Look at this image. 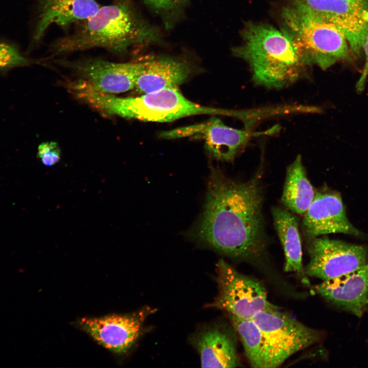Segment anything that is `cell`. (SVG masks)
<instances>
[{"instance_id": "obj_24", "label": "cell", "mask_w": 368, "mask_h": 368, "mask_svg": "<svg viewBox=\"0 0 368 368\" xmlns=\"http://www.w3.org/2000/svg\"><path fill=\"white\" fill-rule=\"evenodd\" d=\"M362 51H364L365 56V63L361 76L356 85V90L361 93L364 89V87L368 75V34L364 42Z\"/></svg>"}, {"instance_id": "obj_5", "label": "cell", "mask_w": 368, "mask_h": 368, "mask_svg": "<svg viewBox=\"0 0 368 368\" xmlns=\"http://www.w3.org/2000/svg\"><path fill=\"white\" fill-rule=\"evenodd\" d=\"M283 31L290 38L308 65L328 69L350 60L353 54L344 35L293 1L282 11Z\"/></svg>"}, {"instance_id": "obj_7", "label": "cell", "mask_w": 368, "mask_h": 368, "mask_svg": "<svg viewBox=\"0 0 368 368\" xmlns=\"http://www.w3.org/2000/svg\"><path fill=\"white\" fill-rule=\"evenodd\" d=\"M216 270L219 292L211 307L242 319H252L258 312L275 307L256 279L239 273L223 260L218 262Z\"/></svg>"}, {"instance_id": "obj_22", "label": "cell", "mask_w": 368, "mask_h": 368, "mask_svg": "<svg viewBox=\"0 0 368 368\" xmlns=\"http://www.w3.org/2000/svg\"><path fill=\"white\" fill-rule=\"evenodd\" d=\"M155 12L171 17L179 13L189 0H141Z\"/></svg>"}, {"instance_id": "obj_13", "label": "cell", "mask_w": 368, "mask_h": 368, "mask_svg": "<svg viewBox=\"0 0 368 368\" xmlns=\"http://www.w3.org/2000/svg\"><path fill=\"white\" fill-rule=\"evenodd\" d=\"M303 223L310 238L333 233L361 235L349 221L341 196L336 193L315 192Z\"/></svg>"}, {"instance_id": "obj_18", "label": "cell", "mask_w": 368, "mask_h": 368, "mask_svg": "<svg viewBox=\"0 0 368 368\" xmlns=\"http://www.w3.org/2000/svg\"><path fill=\"white\" fill-rule=\"evenodd\" d=\"M272 215L284 251L285 270L295 272L304 284H309L302 263V244L297 219L280 207H274Z\"/></svg>"}, {"instance_id": "obj_6", "label": "cell", "mask_w": 368, "mask_h": 368, "mask_svg": "<svg viewBox=\"0 0 368 368\" xmlns=\"http://www.w3.org/2000/svg\"><path fill=\"white\" fill-rule=\"evenodd\" d=\"M252 320L263 335L268 368L277 367L295 353L317 342L320 334L290 315L273 308L260 311Z\"/></svg>"}, {"instance_id": "obj_21", "label": "cell", "mask_w": 368, "mask_h": 368, "mask_svg": "<svg viewBox=\"0 0 368 368\" xmlns=\"http://www.w3.org/2000/svg\"><path fill=\"white\" fill-rule=\"evenodd\" d=\"M39 62L26 57L12 42L0 40V72H6L15 67L28 66Z\"/></svg>"}, {"instance_id": "obj_15", "label": "cell", "mask_w": 368, "mask_h": 368, "mask_svg": "<svg viewBox=\"0 0 368 368\" xmlns=\"http://www.w3.org/2000/svg\"><path fill=\"white\" fill-rule=\"evenodd\" d=\"M100 7L96 0H38L32 43L40 42L51 25L68 29L90 17Z\"/></svg>"}, {"instance_id": "obj_16", "label": "cell", "mask_w": 368, "mask_h": 368, "mask_svg": "<svg viewBox=\"0 0 368 368\" xmlns=\"http://www.w3.org/2000/svg\"><path fill=\"white\" fill-rule=\"evenodd\" d=\"M144 63L134 87L143 94L165 88H178L191 73L192 69L188 63L173 57H158Z\"/></svg>"}, {"instance_id": "obj_11", "label": "cell", "mask_w": 368, "mask_h": 368, "mask_svg": "<svg viewBox=\"0 0 368 368\" xmlns=\"http://www.w3.org/2000/svg\"><path fill=\"white\" fill-rule=\"evenodd\" d=\"M74 70L81 80L94 89L108 94L124 93L135 87L144 62L117 63L98 58L61 62Z\"/></svg>"}, {"instance_id": "obj_14", "label": "cell", "mask_w": 368, "mask_h": 368, "mask_svg": "<svg viewBox=\"0 0 368 368\" xmlns=\"http://www.w3.org/2000/svg\"><path fill=\"white\" fill-rule=\"evenodd\" d=\"M315 288L329 302L361 317L368 310V263L347 274L324 280Z\"/></svg>"}, {"instance_id": "obj_17", "label": "cell", "mask_w": 368, "mask_h": 368, "mask_svg": "<svg viewBox=\"0 0 368 368\" xmlns=\"http://www.w3.org/2000/svg\"><path fill=\"white\" fill-rule=\"evenodd\" d=\"M202 367H235L239 364L233 334L225 328L209 327L194 339Z\"/></svg>"}, {"instance_id": "obj_12", "label": "cell", "mask_w": 368, "mask_h": 368, "mask_svg": "<svg viewBox=\"0 0 368 368\" xmlns=\"http://www.w3.org/2000/svg\"><path fill=\"white\" fill-rule=\"evenodd\" d=\"M249 136L248 131L227 126L216 117L203 123L178 127L159 134L160 137L168 140L186 137L201 139L214 157L225 161L234 158L245 145Z\"/></svg>"}, {"instance_id": "obj_8", "label": "cell", "mask_w": 368, "mask_h": 368, "mask_svg": "<svg viewBox=\"0 0 368 368\" xmlns=\"http://www.w3.org/2000/svg\"><path fill=\"white\" fill-rule=\"evenodd\" d=\"M307 244L309 261L305 268L307 276L323 281L352 272L368 263V246L317 237Z\"/></svg>"}, {"instance_id": "obj_9", "label": "cell", "mask_w": 368, "mask_h": 368, "mask_svg": "<svg viewBox=\"0 0 368 368\" xmlns=\"http://www.w3.org/2000/svg\"><path fill=\"white\" fill-rule=\"evenodd\" d=\"M346 38L353 55L359 57L368 34V0H293Z\"/></svg>"}, {"instance_id": "obj_1", "label": "cell", "mask_w": 368, "mask_h": 368, "mask_svg": "<svg viewBox=\"0 0 368 368\" xmlns=\"http://www.w3.org/2000/svg\"><path fill=\"white\" fill-rule=\"evenodd\" d=\"M262 203L257 176L237 182L213 167L203 211L190 236L230 257L258 256L265 245Z\"/></svg>"}, {"instance_id": "obj_3", "label": "cell", "mask_w": 368, "mask_h": 368, "mask_svg": "<svg viewBox=\"0 0 368 368\" xmlns=\"http://www.w3.org/2000/svg\"><path fill=\"white\" fill-rule=\"evenodd\" d=\"M241 35L243 42L233 53L248 63L258 84L277 88L288 85L298 79L308 66L283 31L269 25L249 23Z\"/></svg>"}, {"instance_id": "obj_10", "label": "cell", "mask_w": 368, "mask_h": 368, "mask_svg": "<svg viewBox=\"0 0 368 368\" xmlns=\"http://www.w3.org/2000/svg\"><path fill=\"white\" fill-rule=\"evenodd\" d=\"M154 310L146 307L127 314L85 317L78 326L99 344L117 354H124L139 337L146 317Z\"/></svg>"}, {"instance_id": "obj_23", "label": "cell", "mask_w": 368, "mask_h": 368, "mask_svg": "<svg viewBox=\"0 0 368 368\" xmlns=\"http://www.w3.org/2000/svg\"><path fill=\"white\" fill-rule=\"evenodd\" d=\"M37 155L43 165L51 167L59 161L61 150L57 143L45 142L38 146Z\"/></svg>"}, {"instance_id": "obj_20", "label": "cell", "mask_w": 368, "mask_h": 368, "mask_svg": "<svg viewBox=\"0 0 368 368\" xmlns=\"http://www.w3.org/2000/svg\"><path fill=\"white\" fill-rule=\"evenodd\" d=\"M230 318L240 337L251 366L268 368L265 340L258 325L252 319H242L233 316Z\"/></svg>"}, {"instance_id": "obj_2", "label": "cell", "mask_w": 368, "mask_h": 368, "mask_svg": "<svg viewBox=\"0 0 368 368\" xmlns=\"http://www.w3.org/2000/svg\"><path fill=\"white\" fill-rule=\"evenodd\" d=\"M78 25L73 33L53 41L50 47L52 53L57 55L100 48L123 55L131 47L156 41L157 37L130 0H114Z\"/></svg>"}, {"instance_id": "obj_4", "label": "cell", "mask_w": 368, "mask_h": 368, "mask_svg": "<svg viewBox=\"0 0 368 368\" xmlns=\"http://www.w3.org/2000/svg\"><path fill=\"white\" fill-rule=\"evenodd\" d=\"M84 101L103 113L143 121L168 122L198 114L237 116L238 112L201 106L187 99L178 88H168L135 97H119L88 89Z\"/></svg>"}, {"instance_id": "obj_19", "label": "cell", "mask_w": 368, "mask_h": 368, "mask_svg": "<svg viewBox=\"0 0 368 368\" xmlns=\"http://www.w3.org/2000/svg\"><path fill=\"white\" fill-rule=\"evenodd\" d=\"M315 195L301 156L297 155L287 168L282 202L292 212L302 215L310 206Z\"/></svg>"}]
</instances>
